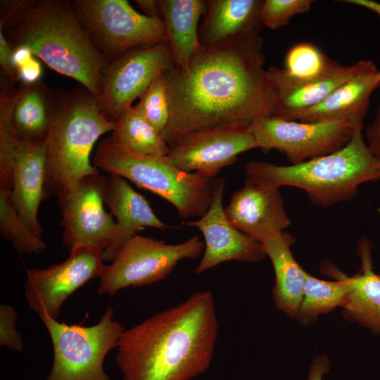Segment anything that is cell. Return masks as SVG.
Listing matches in <instances>:
<instances>
[{"label":"cell","mask_w":380,"mask_h":380,"mask_svg":"<svg viewBox=\"0 0 380 380\" xmlns=\"http://www.w3.org/2000/svg\"><path fill=\"white\" fill-rule=\"evenodd\" d=\"M262 45L251 34L201 46L186 68L165 73L170 117L162 135L170 146L198 128L272 115Z\"/></svg>","instance_id":"obj_1"},{"label":"cell","mask_w":380,"mask_h":380,"mask_svg":"<svg viewBox=\"0 0 380 380\" xmlns=\"http://www.w3.org/2000/svg\"><path fill=\"white\" fill-rule=\"evenodd\" d=\"M219 329L212 292L184 301L124 330L116 365L122 380H191L210 367Z\"/></svg>","instance_id":"obj_2"},{"label":"cell","mask_w":380,"mask_h":380,"mask_svg":"<svg viewBox=\"0 0 380 380\" xmlns=\"http://www.w3.org/2000/svg\"><path fill=\"white\" fill-rule=\"evenodd\" d=\"M4 4L0 30L12 48H29L52 70L99 96L103 72L110 61L91 43L72 1L23 0Z\"/></svg>","instance_id":"obj_3"},{"label":"cell","mask_w":380,"mask_h":380,"mask_svg":"<svg viewBox=\"0 0 380 380\" xmlns=\"http://www.w3.org/2000/svg\"><path fill=\"white\" fill-rule=\"evenodd\" d=\"M115 123L101 113L96 97L84 87L51 90L50 124L46 139V198L58 196L87 176L99 174L90 156L99 138Z\"/></svg>","instance_id":"obj_4"},{"label":"cell","mask_w":380,"mask_h":380,"mask_svg":"<svg viewBox=\"0 0 380 380\" xmlns=\"http://www.w3.org/2000/svg\"><path fill=\"white\" fill-rule=\"evenodd\" d=\"M362 129H355L341 149L298 164L249 161L245 166V180L301 189L314 203L323 207L348 201L360 184L380 178V160L365 143Z\"/></svg>","instance_id":"obj_5"},{"label":"cell","mask_w":380,"mask_h":380,"mask_svg":"<svg viewBox=\"0 0 380 380\" xmlns=\"http://www.w3.org/2000/svg\"><path fill=\"white\" fill-rule=\"evenodd\" d=\"M93 165L162 197L175 208L181 219L200 217L207 212L217 179L182 171L167 156L127 152L116 146L110 137L99 143Z\"/></svg>","instance_id":"obj_6"},{"label":"cell","mask_w":380,"mask_h":380,"mask_svg":"<svg viewBox=\"0 0 380 380\" xmlns=\"http://www.w3.org/2000/svg\"><path fill=\"white\" fill-rule=\"evenodd\" d=\"M53 346V362L45 380H111L103 369L107 354L116 348L124 327L109 306L89 327L67 324L40 317Z\"/></svg>","instance_id":"obj_7"},{"label":"cell","mask_w":380,"mask_h":380,"mask_svg":"<svg viewBox=\"0 0 380 380\" xmlns=\"http://www.w3.org/2000/svg\"><path fill=\"white\" fill-rule=\"evenodd\" d=\"M72 4L91 43L110 62L133 49L167 41L163 18L141 14L126 0H74Z\"/></svg>","instance_id":"obj_8"},{"label":"cell","mask_w":380,"mask_h":380,"mask_svg":"<svg viewBox=\"0 0 380 380\" xmlns=\"http://www.w3.org/2000/svg\"><path fill=\"white\" fill-rule=\"evenodd\" d=\"M204 248V241L197 235L170 244L136 234L118 251L110 265H104L99 277L98 293L112 297L122 289L161 281L179 261L197 258Z\"/></svg>","instance_id":"obj_9"},{"label":"cell","mask_w":380,"mask_h":380,"mask_svg":"<svg viewBox=\"0 0 380 380\" xmlns=\"http://www.w3.org/2000/svg\"><path fill=\"white\" fill-rule=\"evenodd\" d=\"M249 128L258 148L265 153L272 149L282 152L292 164L341 149L357 129L345 121L301 122L284 120L272 115L254 119Z\"/></svg>","instance_id":"obj_10"},{"label":"cell","mask_w":380,"mask_h":380,"mask_svg":"<svg viewBox=\"0 0 380 380\" xmlns=\"http://www.w3.org/2000/svg\"><path fill=\"white\" fill-rule=\"evenodd\" d=\"M250 122L220 123L193 130L170 146L168 160L178 169L216 178L241 153L258 148Z\"/></svg>","instance_id":"obj_11"},{"label":"cell","mask_w":380,"mask_h":380,"mask_svg":"<svg viewBox=\"0 0 380 380\" xmlns=\"http://www.w3.org/2000/svg\"><path fill=\"white\" fill-rule=\"evenodd\" d=\"M173 65L167 41L133 49L111 61L103 72L101 91L96 97L102 115L114 122L158 75Z\"/></svg>","instance_id":"obj_12"},{"label":"cell","mask_w":380,"mask_h":380,"mask_svg":"<svg viewBox=\"0 0 380 380\" xmlns=\"http://www.w3.org/2000/svg\"><path fill=\"white\" fill-rule=\"evenodd\" d=\"M105 177L87 176L57 196L61 210L63 242L70 251L80 246L108 251L119 232L113 215L104 209Z\"/></svg>","instance_id":"obj_13"},{"label":"cell","mask_w":380,"mask_h":380,"mask_svg":"<svg viewBox=\"0 0 380 380\" xmlns=\"http://www.w3.org/2000/svg\"><path fill=\"white\" fill-rule=\"evenodd\" d=\"M46 167L45 141L19 140L0 132V183L11 191L21 220L41 237L38 210L40 203L46 198Z\"/></svg>","instance_id":"obj_14"},{"label":"cell","mask_w":380,"mask_h":380,"mask_svg":"<svg viewBox=\"0 0 380 380\" xmlns=\"http://www.w3.org/2000/svg\"><path fill=\"white\" fill-rule=\"evenodd\" d=\"M103 251L80 246L60 264L45 269H27L25 296L30 308L39 317L57 319L62 305L76 290L99 277L103 264Z\"/></svg>","instance_id":"obj_15"},{"label":"cell","mask_w":380,"mask_h":380,"mask_svg":"<svg viewBox=\"0 0 380 380\" xmlns=\"http://www.w3.org/2000/svg\"><path fill=\"white\" fill-rule=\"evenodd\" d=\"M224 190V179L217 178L208 210L198 219L187 222L198 229L204 237V252L195 269L196 274L224 262H257L266 256L260 242L238 229L227 219L222 205Z\"/></svg>","instance_id":"obj_16"},{"label":"cell","mask_w":380,"mask_h":380,"mask_svg":"<svg viewBox=\"0 0 380 380\" xmlns=\"http://www.w3.org/2000/svg\"><path fill=\"white\" fill-rule=\"evenodd\" d=\"M224 210L235 227L260 243L291 224L279 188L248 180L232 194Z\"/></svg>","instance_id":"obj_17"},{"label":"cell","mask_w":380,"mask_h":380,"mask_svg":"<svg viewBox=\"0 0 380 380\" xmlns=\"http://www.w3.org/2000/svg\"><path fill=\"white\" fill-rule=\"evenodd\" d=\"M365 61L360 60L349 66L337 63L326 73L305 80L290 77L284 69L270 67L267 74L274 91L272 115L296 121L302 113L322 103L359 72Z\"/></svg>","instance_id":"obj_18"},{"label":"cell","mask_w":380,"mask_h":380,"mask_svg":"<svg viewBox=\"0 0 380 380\" xmlns=\"http://www.w3.org/2000/svg\"><path fill=\"white\" fill-rule=\"evenodd\" d=\"M51 90L41 80L1 83L0 132L23 141H46L50 124Z\"/></svg>","instance_id":"obj_19"},{"label":"cell","mask_w":380,"mask_h":380,"mask_svg":"<svg viewBox=\"0 0 380 380\" xmlns=\"http://www.w3.org/2000/svg\"><path fill=\"white\" fill-rule=\"evenodd\" d=\"M380 86V70L367 59L361 70L340 85L322 103L302 113L298 121L323 122L345 121L362 129L370 97Z\"/></svg>","instance_id":"obj_20"},{"label":"cell","mask_w":380,"mask_h":380,"mask_svg":"<svg viewBox=\"0 0 380 380\" xmlns=\"http://www.w3.org/2000/svg\"><path fill=\"white\" fill-rule=\"evenodd\" d=\"M357 255L361 266L352 276L346 275L329 262L322 265V271L332 278L341 279L348 286L347 296L341 307L343 316L380 335V275L373 270L372 246L366 238L359 241Z\"/></svg>","instance_id":"obj_21"},{"label":"cell","mask_w":380,"mask_h":380,"mask_svg":"<svg viewBox=\"0 0 380 380\" xmlns=\"http://www.w3.org/2000/svg\"><path fill=\"white\" fill-rule=\"evenodd\" d=\"M103 198L119 229L113 246L103 253L106 262H111L122 246L145 227L160 230L169 227L156 215L147 200L120 176L110 174L105 177Z\"/></svg>","instance_id":"obj_22"},{"label":"cell","mask_w":380,"mask_h":380,"mask_svg":"<svg viewBox=\"0 0 380 380\" xmlns=\"http://www.w3.org/2000/svg\"><path fill=\"white\" fill-rule=\"evenodd\" d=\"M198 30L202 46L258 34L262 0H209Z\"/></svg>","instance_id":"obj_23"},{"label":"cell","mask_w":380,"mask_h":380,"mask_svg":"<svg viewBox=\"0 0 380 380\" xmlns=\"http://www.w3.org/2000/svg\"><path fill=\"white\" fill-rule=\"evenodd\" d=\"M294 241L284 231L261 243L274 271L272 294L275 306L291 317H296L300 308L306 272L292 254L291 246Z\"/></svg>","instance_id":"obj_24"},{"label":"cell","mask_w":380,"mask_h":380,"mask_svg":"<svg viewBox=\"0 0 380 380\" xmlns=\"http://www.w3.org/2000/svg\"><path fill=\"white\" fill-rule=\"evenodd\" d=\"M159 2L173 65L184 68L201 47L198 25L201 16L206 11L208 1L159 0Z\"/></svg>","instance_id":"obj_25"},{"label":"cell","mask_w":380,"mask_h":380,"mask_svg":"<svg viewBox=\"0 0 380 380\" xmlns=\"http://www.w3.org/2000/svg\"><path fill=\"white\" fill-rule=\"evenodd\" d=\"M114 123L110 138L118 148L141 156H167L170 146L161 132L144 116L137 105L120 114Z\"/></svg>","instance_id":"obj_26"},{"label":"cell","mask_w":380,"mask_h":380,"mask_svg":"<svg viewBox=\"0 0 380 380\" xmlns=\"http://www.w3.org/2000/svg\"><path fill=\"white\" fill-rule=\"evenodd\" d=\"M325 281L305 272L303 299L296 318L303 326L314 322L320 315L342 307L347 293L346 282L339 278Z\"/></svg>","instance_id":"obj_27"},{"label":"cell","mask_w":380,"mask_h":380,"mask_svg":"<svg viewBox=\"0 0 380 380\" xmlns=\"http://www.w3.org/2000/svg\"><path fill=\"white\" fill-rule=\"evenodd\" d=\"M0 234L20 253L43 252L46 245L21 220L12 198L11 191L0 183Z\"/></svg>","instance_id":"obj_28"},{"label":"cell","mask_w":380,"mask_h":380,"mask_svg":"<svg viewBox=\"0 0 380 380\" xmlns=\"http://www.w3.org/2000/svg\"><path fill=\"white\" fill-rule=\"evenodd\" d=\"M336 64L315 45L300 42L293 46L286 53L283 69L290 77L305 80L326 73Z\"/></svg>","instance_id":"obj_29"},{"label":"cell","mask_w":380,"mask_h":380,"mask_svg":"<svg viewBox=\"0 0 380 380\" xmlns=\"http://www.w3.org/2000/svg\"><path fill=\"white\" fill-rule=\"evenodd\" d=\"M165 73L158 75L152 81L137 104L144 116L161 133L165 128L170 117V104Z\"/></svg>","instance_id":"obj_30"},{"label":"cell","mask_w":380,"mask_h":380,"mask_svg":"<svg viewBox=\"0 0 380 380\" xmlns=\"http://www.w3.org/2000/svg\"><path fill=\"white\" fill-rule=\"evenodd\" d=\"M312 3V0H265L260 12L261 23L271 30L284 27L294 15L309 11Z\"/></svg>","instance_id":"obj_31"},{"label":"cell","mask_w":380,"mask_h":380,"mask_svg":"<svg viewBox=\"0 0 380 380\" xmlns=\"http://www.w3.org/2000/svg\"><path fill=\"white\" fill-rule=\"evenodd\" d=\"M12 49V61L18 82L32 84L41 81L43 68L38 58L26 46Z\"/></svg>","instance_id":"obj_32"},{"label":"cell","mask_w":380,"mask_h":380,"mask_svg":"<svg viewBox=\"0 0 380 380\" xmlns=\"http://www.w3.org/2000/svg\"><path fill=\"white\" fill-rule=\"evenodd\" d=\"M18 314L15 309L8 304L0 305V345L8 349L22 352L23 341L16 329Z\"/></svg>","instance_id":"obj_33"},{"label":"cell","mask_w":380,"mask_h":380,"mask_svg":"<svg viewBox=\"0 0 380 380\" xmlns=\"http://www.w3.org/2000/svg\"><path fill=\"white\" fill-rule=\"evenodd\" d=\"M367 144L374 156L380 160V108L366 129Z\"/></svg>","instance_id":"obj_34"},{"label":"cell","mask_w":380,"mask_h":380,"mask_svg":"<svg viewBox=\"0 0 380 380\" xmlns=\"http://www.w3.org/2000/svg\"><path fill=\"white\" fill-rule=\"evenodd\" d=\"M329 371V360L325 355H319L312 361L308 376L304 380H322Z\"/></svg>","instance_id":"obj_35"},{"label":"cell","mask_w":380,"mask_h":380,"mask_svg":"<svg viewBox=\"0 0 380 380\" xmlns=\"http://www.w3.org/2000/svg\"><path fill=\"white\" fill-rule=\"evenodd\" d=\"M136 4L142 10L144 15L150 18L162 17L159 0H136Z\"/></svg>","instance_id":"obj_36"},{"label":"cell","mask_w":380,"mask_h":380,"mask_svg":"<svg viewBox=\"0 0 380 380\" xmlns=\"http://www.w3.org/2000/svg\"><path fill=\"white\" fill-rule=\"evenodd\" d=\"M340 1L362 7L375 13L380 17V2L373 0H344Z\"/></svg>","instance_id":"obj_37"}]
</instances>
